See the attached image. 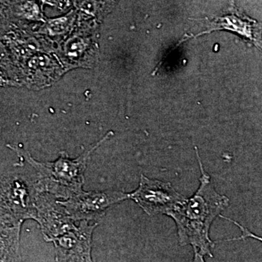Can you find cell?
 Segmentation results:
<instances>
[{
  "label": "cell",
  "mask_w": 262,
  "mask_h": 262,
  "mask_svg": "<svg viewBox=\"0 0 262 262\" xmlns=\"http://www.w3.org/2000/svg\"><path fill=\"white\" fill-rule=\"evenodd\" d=\"M192 262H206L205 260L204 256L198 253V251H194V257H193Z\"/></svg>",
  "instance_id": "11"
},
{
  "label": "cell",
  "mask_w": 262,
  "mask_h": 262,
  "mask_svg": "<svg viewBox=\"0 0 262 262\" xmlns=\"http://www.w3.org/2000/svg\"><path fill=\"white\" fill-rule=\"evenodd\" d=\"M113 135V132L108 133L97 144L75 159H71L68 155L61 152L55 161L39 162L34 160L26 150L15 146L8 145V147L34 169L36 184L39 192L50 193L57 198L67 200L82 191L84 173L90 157L93 151Z\"/></svg>",
  "instance_id": "2"
},
{
  "label": "cell",
  "mask_w": 262,
  "mask_h": 262,
  "mask_svg": "<svg viewBox=\"0 0 262 262\" xmlns=\"http://www.w3.org/2000/svg\"><path fill=\"white\" fill-rule=\"evenodd\" d=\"M98 223L81 221L79 226L53 239L57 262H94L92 237Z\"/></svg>",
  "instance_id": "6"
},
{
  "label": "cell",
  "mask_w": 262,
  "mask_h": 262,
  "mask_svg": "<svg viewBox=\"0 0 262 262\" xmlns=\"http://www.w3.org/2000/svg\"><path fill=\"white\" fill-rule=\"evenodd\" d=\"M195 150L201 173L199 187L168 216L177 225L180 246H192L194 251L212 258L215 243L210 237V229L213 221L222 215L230 201L228 196L215 190L211 176L203 167L198 148L195 147Z\"/></svg>",
  "instance_id": "1"
},
{
  "label": "cell",
  "mask_w": 262,
  "mask_h": 262,
  "mask_svg": "<svg viewBox=\"0 0 262 262\" xmlns=\"http://www.w3.org/2000/svg\"><path fill=\"white\" fill-rule=\"evenodd\" d=\"M146 214L168 215L187 199L170 182L148 178L141 174L139 187L128 194Z\"/></svg>",
  "instance_id": "4"
},
{
  "label": "cell",
  "mask_w": 262,
  "mask_h": 262,
  "mask_svg": "<svg viewBox=\"0 0 262 262\" xmlns=\"http://www.w3.org/2000/svg\"><path fill=\"white\" fill-rule=\"evenodd\" d=\"M56 196L47 192H39L36 199L37 217L44 238L48 242L75 228V222Z\"/></svg>",
  "instance_id": "7"
},
{
  "label": "cell",
  "mask_w": 262,
  "mask_h": 262,
  "mask_svg": "<svg viewBox=\"0 0 262 262\" xmlns=\"http://www.w3.org/2000/svg\"><path fill=\"white\" fill-rule=\"evenodd\" d=\"M230 13L208 21V32L216 29H228L249 39L256 47L262 51V24L257 23L241 14L234 8H230Z\"/></svg>",
  "instance_id": "8"
},
{
  "label": "cell",
  "mask_w": 262,
  "mask_h": 262,
  "mask_svg": "<svg viewBox=\"0 0 262 262\" xmlns=\"http://www.w3.org/2000/svg\"><path fill=\"white\" fill-rule=\"evenodd\" d=\"M220 218L223 219V220L229 221V222H232L233 223L234 225L237 226V227L239 229V230L241 231V235L238 237H236V238L233 239H227V241H241V239H246L248 238H251L253 239H256V241H259V242L262 243V237L261 236H258L257 234L253 233L252 232L245 227L244 226L241 225L239 222H236L232 219L228 218V217L224 216L223 215H220Z\"/></svg>",
  "instance_id": "10"
},
{
  "label": "cell",
  "mask_w": 262,
  "mask_h": 262,
  "mask_svg": "<svg viewBox=\"0 0 262 262\" xmlns=\"http://www.w3.org/2000/svg\"><path fill=\"white\" fill-rule=\"evenodd\" d=\"M35 181L21 173H8L1 178V216L24 222L36 220V199L38 193Z\"/></svg>",
  "instance_id": "3"
},
{
  "label": "cell",
  "mask_w": 262,
  "mask_h": 262,
  "mask_svg": "<svg viewBox=\"0 0 262 262\" xmlns=\"http://www.w3.org/2000/svg\"><path fill=\"white\" fill-rule=\"evenodd\" d=\"M129 199L128 194L119 191L84 192L59 201L74 222H98L110 207Z\"/></svg>",
  "instance_id": "5"
},
{
  "label": "cell",
  "mask_w": 262,
  "mask_h": 262,
  "mask_svg": "<svg viewBox=\"0 0 262 262\" xmlns=\"http://www.w3.org/2000/svg\"><path fill=\"white\" fill-rule=\"evenodd\" d=\"M22 223L1 217V262H21L20 235Z\"/></svg>",
  "instance_id": "9"
}]
</instances>
